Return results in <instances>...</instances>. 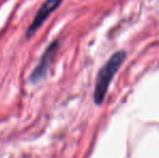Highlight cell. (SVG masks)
I'll return each instance as SVG.
<instances>
[{"label":"cell","mask_w":159,"mask_h":158,"mask_svg":"<svg viewBox=\"0 0 159 158\" xmlns=\"http://www.w3.org/2000/svg\"><path fill=\"white\" fill-rule=\"evenodd\" d=\"M127 57V53L125 51L120 50L115 52L109 60L104 64L102 68L100 70L96 77V82L94 87V102L98 105H101L105 99V95L108 90V87L111 84V80L115 77L116 73L121 67L122 63L125 62Z\"/></svg>","instance_id":"6da1fadb"},{"label":"cell","mask_w":159,"mask_h":158,"mask_svg":"<svg viewBox=\"0 0 159 158\" xmlns=\"http://www.w3.org/2000/svg\"><path fill=\"white\" fill-rule=\"evenodd\" d=\"M62 3V0H47L38 10L37 14H36L35 19L32 22L30 26L28 27L27 32H26V37L30 38L40 27L44 23L47 19L49 17V15L53 12L54 10H57V7Z\"/></svg>","instance_id":"3957f363"},{"label":"cell","mask_w":159,"mask_h":158,"mask_svg":"<svg viewBox=\"0 0 159 158\" xmlns=\"http://www.w3.org/2000/svg\"><path fill=\"white\" fill-rule=\"evenodd\" d=\"M59 41L54 40L48 46V48L46 49V51L42 54L40 62L36 68L33 70L32 75H30V80L33 82H39L41 79H43L47 75V72L50 68L51 64H52L53 60L55 57V54L57 52V49H59Z\"/></svg>","instance_id":"7a4b0ae2"}]
</instances>
